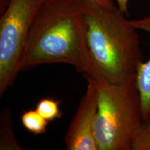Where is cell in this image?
<instances>
[{
    "instance_id": "3957f363",
    "label": "cell",
    "mask_w": 150,
    "mask_h": 150,
    "mask_svg": "<svg viewBox=\"0 0 150 150\" xmlns=\"http://www.w3.org/2000/svg\"><path fill=\"white\" fill-rule=\"evenodd\" d=\"M97 94L94 133L97 150H131L135 133L141 124L142 110L136 79L111 83L91 79Z\"/></svg>"
},
{
    "instance_id": "52a82bcc",
    "label": "cell",
    "mask_w": 150,
    "mask_h": 150,
    "mask_svg": "<svg viewBox=\"0 0 150 150\" xmlns=\"http://www.w3.org/2000/svg\"><path fill=\"white\" fill-rule=\"evenodd\" d=\"M0 149H23L15 136L11 112L8 108H4L0 115Z\"/></svg>"
},
{
    "instance_id": "30bf717a",
    "label": "cell",
    "mask_w": 150,
    "mask_h": 150,
    "mask_svg": "<svg viewBox=\"0 0 150 150\" xmlns=\"http://www.w3.org/2000/svg\"><path fill=\"white\" fill-rule=\"evenodd\" d=\"M131 150H150V117L142 121L135 133Z\"/></svg>"
},
{
    "instance_id": "4fadbf2b",
    "label": "cell",
    "mask_w": 150,
    "mask_h": 150,
    "mask_svg": "<svg viewBox=\"0 0 150 150\" xmlns=\"http://www.w3.org/2000/svg\"><path fill=\"white\" fill-rule=\"evenodd\" d=\"M9 0H0V11L3 12L8 4Z\"/></svg>"
},
{
    "instance_id": "8992f818",
    "label": "cell",
    "mask_w": 150,
    "mask_h": 150,
    "mask_svg": "<svg viewBox=\"0 0 150 150\" xmlns=\"http://www.w3.org/2000/svg\"><path fill=\"white\" fill-rule=\"evenodd\" d=\"M138 29L145 31L150 34V15L138 20H131ZM136 84L139 92L141 103L142 121L150 117V58L147 61L142 62L138 67L136 76Z\"/></svg>"
},
{
    "instance_id": "6da1fadb",
    "label": "cell",
    "mask_w": 150,
    "mask_h": 150,
    "mask_svg": "<svg viewBox=\"0 0 150 150\" xmlns=\"http://www.w3.org/2000/svg\"><path fill=\"white\" fill-rule=\"evenodd\" d=\"M52 63L71 65L85 76L91 72L82 0H45L35 17L20 71Z\"/></svg>"
},
{
    "instance_id": "7c38bea8",
    "label": "cell",
    "mask_w": 150,
    "mask_h": 150,
    "mask_svg": "<svg viewBox=\"0 0 150 150\" xmlns=\"http://www.w3.org/2000/svg\"><path fill=\"white\" fill-rule=\"evenodd\" d=\"M91 1H95V2L104 6L105 7H107V8H112V7L115 6L112 0H91Z\"/></svg>"
},
{
    "instance_id": "8fae6325",
    "label": "cell",
    "mask_w": 150,
    "mask_h": 150,
    "mask_svg": "<svg viewBox=\"0 0 150 150\" xmlns=\"http://www.w3.org/2000/svg\"><path fill=\"white\" fill-rule=\"evenodd\" d=\"M128 1L129 0H116L117 7L127 16H128Z\"/></svg>"
},
{
    "instance_id": "7a4b0ae2",
    "label": "cell",
    "mask_w": 150,
    "mask_h": 150,
    "mask_svg": "<svg viewBox=\"0 0 150 150\" xmlns=\"http://www.w3.org/2000/svg\"><path fill=\"white\" fill-rule=\"evenodd\" d=\"M86 40L92 62L86 79L111 83L136 79L142 62L138 29L117 6L82 0Z\"/></svg>"
},
{
    "instance_id": "5b68a950",
    "label": "cell",
    "mask_w": 150,
    "mask_h": 150,
    "mask_svg": "<svg viewBox=\"0 0 150 150\" xmlns=\"http://www.w3.org/2000/svg\"><path fill=\"white\" fill-rule=\"evenodd\" d=\"M97 111V94L95 83L88 80L86 93L65 136V149L97 150L94 126Z\"/></svg>"
},
{
    "instance_id": "9c48e42d",
    "label": "cell",
    "mask_w": 150,
    "mask_h": 150,
    "mask_svg": "<svg viewBox=\"0 0 150 150\" xmlns=\"http://www.w3.org/2000/svg\"><path fill=\"white\" fill-rule=\"evenodd\" d=\"M60 104L59 101L54 99L44 98L39 101L35 110L47 121H54L63 115V112L60 109Z\"/></svg>"
},
{
    "instance_id": "ba28073f",
    "label": "cell",
    "mask_w": 150,
    "mask_h": 150,
    "mask_svg": "<svg viewBox=\"0 0 150 150\" xmlns=\"http://www.w3.org/2000/svg\"><path fill=\"white\" fill-rule=\"evenodd\" d=\"M21 122L24 128L35 135L46 132L49 121L45 119L36 110L24 111L21 116Z\"/></svg>"
},
{
    "instance_id": "277c9868",
    "label": "cell",
    "mask_w": 150,
    "mask_h": 150,
    "mask_svg": "<svg viewBox=\"0 0 150 150\" xmlns=\"http://www.w3.org/2000/svg\"><path fill=\"white\" fill-rule=\"evenodd\" d=\"M45 0H9L0 18V96L12 86L30 29Z\"/></svg>"
}]
</instances>
